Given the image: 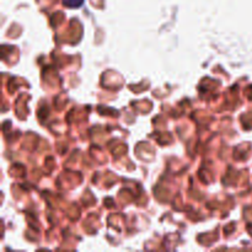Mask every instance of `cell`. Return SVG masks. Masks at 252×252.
<instances>
[{
	"instance_id": "cell-1",
	"label": "cell",
	"mask_w": 252,
	"mask_h": 252,
	"mask_svg": "<svg viewBox=\"0 0 252 252\" xmlns=\"http://www.w3.org/2000/svg\"><path fill=\"white\" fill-rule=\"evenodd\" d=\"M62 2L69 9H78L84 4V0H62Z\"/></svg>"
}]
</instances>
